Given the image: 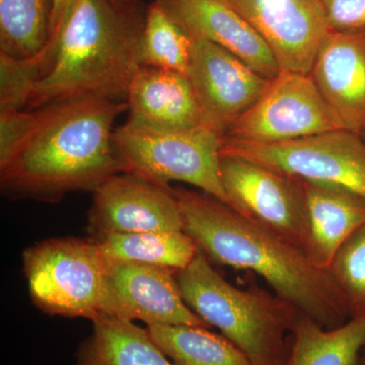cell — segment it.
Masks as SVG:
<instances>
[{"mask_svg": "<svg viewBox=\"0 0 365 365\" xmlns=\"http://www.w3.org/2000/svg\"><path fill=\"white\" fill-rule=\"evenodd\" d=\"M127 102L76 98L32 113L25 134L0 160L4 193L56 202L76 191H95L120 174L113 135Z\"/></svg>", "mask_w": 365, "mask_h": 365, "instance_id": "6da1fadb", "label": "cell"}, {"mask_svg": "<svg viewBox=\"0 0 365 365\" xmlns=\"http://www.w3.org/2000/svg\"><path fill=\"white\" fill-rule=\"evenodd\" d=\"M182 230L207 258L261 276L274 294L327 329L350 319L330 271L319 270L299 247L237 213L207 194L173 189Z\"/></svg>", "mask_w": 365, "mask_h": 365, "instance_id": "7a4b0ae2", "label": "cell"}, {"mask_svg": "<svg viewBox=\"0 0 365 365\" xmlns=\"http://www.w3.org/2000/svg\"><path fill=\"white\" fill-rule=\"evenodd\" d=\"M145 14L115 0H76L48 43L49 68L36 83L28 107L76 98L127 102L143 67L139 44Z\"/></svg>", "mask_w": 365, "mask_h": 365, "instance_id": "3957f363", "label": "cell"}, {"mask_svg": "<svg viewBox=\"0 0 365 365\" xmlns=\"http://www.w3.org/2000/svg\"><path fill=\"white\" fill-rule=\"evenodd\" d=\"M176 279L187 306L215 327L248 356L252 365H285L300 312L276 294L230 284L199 252L178 271Z\"/></svg>", "mask_w": 365, "mask_h": 365, "instance_id": "277c9868", "label": "cell"}, {"mask_svg": "<svg viewBox=\"0 0 365 365\" xmlns=\"http://www.w3.org/2000/svg\"><path fill=\"white\" fill-rule=\"evenodd\" d=\"M120 170L170 187L187 182L227 204L220 176L222 136L200 126L158 130L128 121L113 135Z\"/></svg>", "mask_w": 365, "mask_h": 365, "instance_id": "5b68a950", "label": "cell"}, {"mask_svg": "<svg viewBox=\"0 0 365 365\" xmlns=\"http://www.w3.org/2000/svg\"><path fill=\"white\" fill-rule=\"evenodd\" d=\"M23 266L31 297L46 313L91 321L101 314L106 261L97 242L47 240L24 251Z\"/></svg>", "mask_w": 365, "mask_h": 365, "instance_id": "8992f818", "label": "cell"}, {"mask_svg": "<svg viewBox=\"0 0 365 365\" xmlns=\"http://www.w3.org/2000/svg\"><path fill=\"white\" fill-rule=\"evenodd\" d=\"M220 155H235L302 180L351 192L365 201V139L338 129L276 143L222 137Z\"/></svg>", "mask_w": 365, "mask_h": 365, "instance_id": "52a82bcc", "label": "cell"}, {"mask_svg": "<svg viewBox=\"0 0 365 365\" xmlns=\"http://www.w3.org/2000/svg\"><path fill=\"white\" fill-rule=\"evenodd\" d=\"M227 205L304 251L307 232L304 182L235 155H220Z\"/></svg>", "mask_w": 365, "mask_h": 365, "instance_id": "ba28073f", "label": "cell"}, {"mask_svg": "<svg viewBox=\"0 0 365 365\" xmlns=\"http://www.w3.org/2000/svg\"><path fill=\"white\" fill-rule=\"evenodd\" d=\"M338 129L343 128L309 74L280 72L222 137L276 143Z\"/></svg>", "mask_w": 365, "mask_h": 365, "instance_id": "9c48e42d", "label": "cell"}, {"mask_svg": "<svg viewBox=\"0 0 365 365\" xmlns=\"http://www.w3.org/2000/svg\"><path fill=\"white\" fill-rule=\"evenodd\" d=\"M177 272L150 264L106 261L101 314L126 321H143L148 326L210 329L182 299Z\"/></svg>", "mask_w": 365, "mask_h": 365, "instance_id": "30bf717a", "label": "cell"}, {"mask_svg": "<svg viewBox=\"0 0 365 365\" xmlns=\"http://www.w3.org/2000/svg\"><path fill=\"white\" fill-rule=\"evenodd\" d=\"M192 39L188 78L205 128L223 136L263 95L271 79L264 78L220 46Z\"/></svg>", "mask_w": 365, "mask_h": 365, "instance_id": "8fae6325", "label": "cell"}, {"mask_svg": "<svg viewBox=\"0 0 365 365\" xmlns=\"http://www.w3.org/2000/svg\"><path fill=\"white\" fill-rule=\"evenodd\" d=\"M263 38L280 72L309 74L332 31L321 0H225Z\"/></svg>", "mask_w": 365, "mask_h": 365, "instance_id": "7c38bea8", "label": "cell"}, {"mask_svg": "<svg viewBox=\"0 0 365 365\" xmlns=\"http://www.w3.org/2000/svg\"><path fill=\"white\" fill-rule=\"evenodd\" d=\"M88 223L98 241L113 234L182 230L181 209L172 188L124 173L93 191Z\"/></svg>", "mask_w": 365, "mask_h": 365, "instance_id": "4fadbf2b", "label": "cell"}, {"mask_svg": "<svg viewBox=\"0 0 365 365\" xmlns=\"http://www.w3.org/2000/svg\"><path fill=\"white\" fill-rule=\"evenodd\" d=\"M309 76L345 130L365 132V30L331 31Z\"/></svg>", "mask_w": 365, "mask_h": 365, "instance_id": "5bb4252c", "label": "cell"}, {"mask_svg": "<svg viewBox=\"0 0 365 365\" xmlns=\"http://www.w3.org/2000/svg\"><path fill=\"white\" fill-rule=\"evenodd\" d=\"M190 37L203 38L268 79L280 73L263 38L225 0H158Z\"/></svg>", "mask_w": 365, "mask_h": 365, "instance_id": "9a60e30c", "label": "cell"}, {"mask_svg": "<svg viewBox=\"0 0 365 365\" xmlns=\"http://www.w3.org/2000/svg\"><path fill=\"white\" fill-rule=\"evenodd\" d=\"M132 123L158 130H185L202 126L200 110L187 74L141 67L127 97Z\"/></svg>", "mask_w": 365, "mask_h": 365, "instance_id": "2e32d148", "label": "cell"}, {"mask_svg": "<svg viewBox=\"0 0 365 365\" xmlns=\"http://www.w3.org/2000/svg\"><path fill=\"white\" fill-rule=\"evenodd\" d=\"M302 182L307 212L304 252L314 267L329 271L343 245L365 225V201L346 190Z\"/></svg>", "mask_w": 365, "mask_h": 365, "instance_id": "e0dca14e", "label": "cell"}, {"mask_svg": "<svg viewBox=\"0 0 365 365\" xmlns=\"http://www.w3.org/2000/svg\"><path fill=\"white\" fill-rule=\"evenodd\" d=\"M91 323L93 332L79 349L78 365H175L148 329L104 314Z\"/></svg>", "mask_w": 365, "mask_h": 365, "instance_id": "ac0fdd59", "label": "cell"}, {"mask_svg": "<svg viewBox=\"0 0 365 365\" xmlns=\"http://www.w3.org/2000/svg\"><path fill=\"white\" fill-rule=\"evenodd\" d=\"M364 348V318L327 329L302 314L292 332L285 365H357Z\"/></svg>", "mask_w": 365, "mask_h": 365, "instance_id": "d6986e66", "label": "cell"}, {"mask_svg": "<svg viewBox=\"0 0 365 365\" xmlns=\"http://www.w3.org/2000/svg\"><path fill=\"white\" fill-rule=\"evenodd\" d=\"M108 262H136L180 271L188 267L200 250L184 230L124 232L97 241Z\"/></svg>", "mask_w": 365, "mask_h": 365, "instance_id": "ffe728a7", "label": "cell"}, {"mask_svg": "<svg viewBox=\"0 0 365 365\" xmlns=\"http://www.w3.org/2000/svg\"><path fill=\"white\" fill-rule=\"evenodd\" d=\"M151 338L175 365H252L223 335L193 326H148Z\"/></svg>", "mask_w": 365, "mask_h": 365, "instance_id": "44dd1931", "label": "cell"}, {"mask_svg": "<svg viewBox=\"0 0 365 365\" xmlns=\"http://www.w3.org/2000/svg\"><path fill=\"white\" fill-rule=\"evenodd\" d=\"M54 0H0V53L30 59L50 40Z\"/></svg>", "mask_w": 365, "mask_h": 365, "instance_id": "7402d4cb", "label": "cell"}, {"mask_svg": "<svg viewBox=\"0 0 365 365\" xmlns=\"http://www.w3.org/2000/svg\"><path fill=\"white\" fill-rule=\"evenodd\" d=\"M192 39L155 0L145 13L139 59L141 66L188 73Z\"/></svg>", "mask_w": 365, "mask_h": 365, "instance_id": "603a6c76", "label": "cell"}, {"mask_svg": "<svg viewBox=\"0 0 365 365\" xmlns=\"http://www.w3.org/2000/svg\"><path fill=\"white\" fill-rule=\"evenodd\" d=\"M350 319H365V225L339 250L330 267Z\"/></svg>", "mask_w": 365, "mask_h": 365, "instance_id": "cb8c5ba5", "label": "cell"}, {"mask_svg": "<svg viewBox=\"0 0 365 365\" xmlns=\"http://www.w3.org/2000/svg\"><path fill=\"white\" fill-rule=\"evenodd\" d=\"M48 66L44 52L30 59H16L0 53V112L28 106L36 83Z\"/></svg>", "mask_w": 365, "mask_h": 365, "instance_id": "d4e9b609", "label": "cell"}, {"mask_svg": "<svg viewBox=\"0 0 365 365\" xmlns=\"http://www.w3.org/2000/svg\"><path fill=\"white\" fill-rule=\"evenodd\" d=\"M333 31L365 30V0H321Z\"/></svg>", "mask_w": 365, "mask_h": 365, "instance_id": "484cf974", "label": "cell"}, {"mask_svg": "<svg viewBox=\"0 0 365 365\" xmlns=\"http://www.w3.org/2000/svg\"><path fill=\"white\" fill-rule=\"evenodd\" d=\"M76 0H54L50 37L58 32Z\"/></svg>", "mask_w": 365, "mask_h": 365, "instance_id": "4316f807", "label": "cell"}, {"mask_svg": "<svg viewBox=\"0 0 365 365\" xmlns=\"http://www.w3.org/2000/svg\"><path fill=\"white\" fill-rule=\"evenodd\" d=\"M115 1L125 4V6H138L139 0H115Z\"/></svg>", "mask_w": 365, "mask_h": 365, "instance_id": "83f0119b", "label": "cell"}, {"mask_svg": "<svg viewBox=\"0 0 365 365\" xmlns=\"http://www.w3.org/2000/svg\"><path fill=\"white\" fill-rule=\"evenodd\" d=\"M364 359H362V364H361V365H365V348L364 349Z\"/></svg>", "mask_w": 365, "mask_h": 365, "instance_id": "f1b7e54d", "label": "cell"}, {"mask_svg": "<svg viewBox=\"0 0 365 365\" xmlns=\"http://www.w3.org/2000/svg\"><path fill=\"white\" fill-rule=\"evenodd\" d=\"M362 136H364V138L365 139V132L364 134H362Z\"/></svg>", "mask_w": 365, "mask_h": 365, "instance_id": "f546056e", "label": "cell"}]
</instances>
